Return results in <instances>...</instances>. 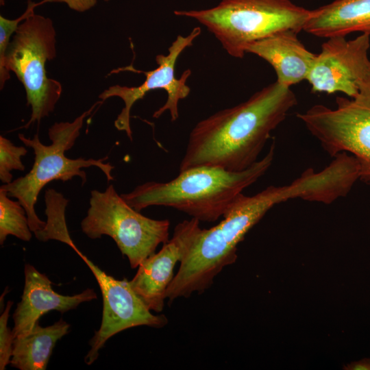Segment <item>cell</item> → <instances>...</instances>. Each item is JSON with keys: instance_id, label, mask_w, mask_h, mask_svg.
Wrapping results in <instances>:
<instances>
[{"instance_id": "1", "label": "cell", "mask_w": 370, "mask_h": 370, "mask_svg": "<svg viewBox=\"0 0 370 370\" xmlns=\"http://www.w3.org/2000/svg\"><path fill=\"white\" fill-rule=\"evenodd\" d=\"M297 103L291 87L275 81L247 100L201 120L189 134L180 171L199 166L247 169Z\"/></svg>"}, {"instance_id": "2", "label": "cell", "mask_w": 370, "mask_h": 370, "mask_svg": "<svg viewBox=\"0 0 370 370\" xmlns=\"http://www.w3.org/2000/svg\"><path fill=\"white\" fill-rule=\"evenodd\" d=\"M308 190L307 183L297 177L290 184L269 186L251 196L241 193L219 223L201 229L180 262L166 299L171 301L208 288L222 269L236 261L238 244L271 208L289 199H304Z\"/></svg>"}, {"instance_id": "3", "label": "cell", "mask_w": 370, "mask_h": 370, "mask_svg": "<svg viewBox=\"0 0 370 370\" xmlns=\"http://www.w3.org/2000/svg\"><path fill=\"white\" fill-rule=\"evenodd\" d=\"M275 143L251 166L231 171L215 166H199L180 171L167 182H147L121 195L136 210L153 206L175 208L199 221L214 222L223 217L243 190L270 168Z\"/></svg>"}, {"instance_id": "4", "label": "cell", "mask_w": 370, "mask_h": 370, "mask_svg": "<svg viewBox=\"0 0 370 370\" xmlns=\"http://www.w3.org/2000/svg\"><path fill=\"white\" fill-rule=\"evenodd\" d=\"M103 101L95 103L72 122L55 123L49 129L48 135L51 143L45 145L40 141L36 134L32 138L18 134V138L25 147L33 149L34 162L32 169L24 176L18 177L0 188L5 190L10 197L16 198L26 210L29 225L32 232L42 230L46 222L39 219L35 205L41 190L50 182L71 180L74 177L82 179V184L86 182V173L83 168L97 166L106 175L108 182L113 180L112 171L114 166L99 159L78 158L72 159L65 156V152L73 147L85 119Z\"/></svg>"}, {"instance_id": "5", "label": "cell", "mask_w": 370, "mask_h": 370, "mask_svg": "<svg viewBox=\"0 0 370 370\" xmlns=\"http://www.w3.org/2000/svg\"><path fill=\"white\" fill-rule=\"evenodd\" d=\"M310 10L291 0H221L204 10H175L204 25L232 57L243 58L248 45L284 30H303Z\"/></svg>"}, {"instance_id": "6", "label": "cell", "mask_w": 370, "mask_h": 370, "mask_svg": "<svg viewBox=\"0 0 370 370\" xmlns=\"http://www.w3.org/2000/svg\"><path fill=\"white\" fill-rule=\"evenodd\" d=\"M56 30L48 17L33 14L18 26L10 42L5 60L8 77L12 71L23 84L31 116L22 127L28 128L53 112L61 97L60 82L49 78L46 62L56 56Z\"/></svg>"}, {"instance_id": "7", "label": "cell", "mask_w": 370, "mask_h": 370, "mask_svg": "<svg viewBox=\"0 0 370 370\" xmlns=\"http://www.w3.org/2000/svg\"><path fill=\"white\" fill-rule=\"evenodd\" d=\"M170 222L141 214L119 195L113 185L104 191L90 192L89 208L81 222L82 232L90 238L111 237L132 269L138 267L169 239Z\"/></svg>"}, {"instance_id": "8", "label": "cell", "mask_w": 370, "mask_h": 370, "mask_svg": "<svg viewBox=\"0 0 370 370\" xmlns=\"http://www.w3.org/2000/svg\"><path fill=\"white\" fill-rule=\"evenodd\" d=\"M297 116L330 156H354L360 180L370 184V74L354 97H337L334 108L317 104Z\"/></svg>"}, {"instance_id": "9", "label": "cell", "mask_w": 370, "mask_h": 370, "mask_svg": "<svg viewBox=\"0 0 370 370\" xmlns=\"http://www.w3.org/2000/svg\"><path fill=\"white\" fill-rule=\"evenodd\" d=\"M201 32L199 27H195L191 32L184 36L178 35L168 49L166 55L159 54L156 57L158 67L143 73L145 79L138 86H126L114 85L110 86L101 92L99 98L104 101L112 97L121 98L124 106L114 121V126L119 131H124L127 137L132 140V132L130 127V111L133 105L143 99L149 91L162 89L167 94L165 103L154 112L153 117L159 118L165 111L169 110L171 121L179 117L178 103L185 99L190 92L187 85V79L191 75L190 69L185 70L180 78L175 75V64L182 51L191 47L193 41Z\"/></svg>"}, {"instance_id": "10", "label": "cell", "mask_w": 370, "mask_h": 370, "mask_svg": "<svg viewBox=\"0 0 370 370\" xmlns=\"http://www.w3.org/2000/svg\"><path fill=\"white\" fill-rule=\"evenodd\" d=\"M77 254L93 273L103 297L101 325L90 341V349L84 358L86 364H92L106 341L121 331L141 325L160 328L166 325L167 318L164 314L151 313L133 291L130 281L115 279L99 269L81 251Z\"/></svg>"}, {"instance_id": "11", "label": "cell", "mask_w": 370, "mask_h": 370, "mask_svg": "<svg viewBox=\"0 0 370 370\" xmlns=\"http://www.w3.org/2000/svg\"><path fill=\"white\" fill-rule=\"evenodd\" d=\"M369 48L370 36L366 34L351 40L345 36L328 38L306 79L311 91L354 97L360 84L370 74Z\"/></svg>"}, {"instance_id": "12", "label": "cell", "mask_w": 370, "mask_h": 370, "mask_svg": "<svg viewBox=\"0 0 370 370\" xmlns=\"http://www.w3.org/2000/svg\"><path fill=\"white\" fill-rule=\"evenodd\" d=\"M199 221L192 218L178 223L172 238L162 249L147 258L130 281L135 293L151 311L161 312L173 269L181 262L201 230Z\"/></svg>"}, {"instance_id": "13", "label": "cell", "mask_w": 370, "mask_h": 370, "mask_svg": "<svg viewBox=\"0 0 370 370\" xmlns=\"http://www.w3.org/2000/svg\"><path fill=\"white\" fill-rule=\"evenodd\" d=\"M24 273L25 285L21 300L12 315L14 338L29 332L38 319L51 310L64 313L76 308L83 302L97 299V294L90 288L72 296L55 292L49 278L29 264H25Z\"/></svg>"}, {"instance_id": "14", "label": "cell", "mask_w": 370, "mask_h": 370, "mask_svg": "<svg viewBox=\"0 0 370 370\" xmlns=\"http://www.w3.org/2000/svg\"><path fill=\"white\" fill-rule=\"evenodd\" d=\"M297 32L284 30L248 45L245 51L267 62L275 70L277 82L286 86L306 80L316 58L297 38Z\"/></svg>"}, {"instance_id": "15", "label": "cell", "mask_w": 370, "mask_h": 370, "mask_svg": "<svg viewBox=\"0 0 370 370\" xmlns=\"http://www.w3.org/2000/svg\"><path fill=\"white\" fill-rule=\"evenodd\" d=\"M303 30L325 38L353 32L370 36V0H334L310 10Z\"/></svg>"}, {"instance_id": "16", "label": "cell", "mask_w": 370, "mask_h": 370, "mask_svg": "<svg viewBox=\"0 0 370 370\" xmlns=\"http://www.w3.org/2000/svg\"><path fill=\"white\" fill-rule=\"evenodd\" d=\"M70 325L62 319L42 327L36 323L25 335L14 338L10 365L20 370H45L56 342L69 332Z\"/></svg>"}, {"instance_id": "17", "label": "cell", "mask_w": 370, "mask_h": 370, "mask_svg": "<svg viewBox=\"0 0 370 370\" xmlns=\"http://www.w3.org/2000/svg\"><path fill=\"white\" fill-rule=\"evenodd\" d=\"M45 214L47 222L45 227L34 233L37 239L45 242L56 240L71 247L76 253L79 251L70 237L65 219V210L69 200L53 188L45 193Z\"/></svg>"}, {"instance_id": "18", "label": "cell", "mask_w": 370, "mask_h": 370, "mask_svg": "<svg viewBox=\"0 0 370 370\" xmlns=\"http://www.w3.org/2000/svg\"><path fill=\"white\" fill-rule=\"evenodd\" d=\"M32 231L25 209L17 200L10 199L7 191L0 188V244L12 235L23 241H29Z\"/></svg>"}, {"instance_id": "19", "label": "cell", "mask_w": 370, "mask_h": 370, "mask_svg": "<svg viewBox=\"0 0 370 370\" xmlns=\"http://www.w3.org/2000/svg\"><path fill=\"white\" fill-rule=\"evenodd\" d=\"M45 3H52V0H42L36 3L31 0L27 2V7L25 12L16 19H8L0 15V86L1 90L3 88L10 77L5 73V54L10 42V38L14 35L19 25L29 16L34 14L36 7Z\"/></svg>"}, {"instance_id": "20", "label": "cell", "mask_w": 370, "mask_h": 370, "mask_svg": "<svg viewBox=\"0 0 370 370\" xmlns=\"http://www.w3.org/2000/svg\"><path fill=\"white\" fill-rule=\"evenodd\" d=\"M27 149L24 146H16L5 137L0 136V180L3 184L12 182L11 171H23L25 165L21 158L25 156Z\"/></svg>"}, {"instance_id": "21", "label": "cell", "mask_w": 370, "mask_h": 370, "mask_svg": "<svg viewBox=\"0 0 370 370\" xmlns=\"http://www.w3.org/2000/svg\"><path fill=\"white\" fill-rule=\"evenodd\" d=\"M13 301H8L0 316V369L4 370L10 363L12 356L14 336L12 330L8 327L10 311Z\"/></svg>"}, {"instance_id": "22", "label": "cell", "mask_w": 370, "mask_h": 370, "mask_svg": "<svg viewBox=\"0 0 370 370\" xmlns=\"http://www.w3.org/2000/svg\"><path fill=\"white\" fill-rule=\"evenodd\" d=\"M52 2L64 3L71 10L84 12L93 8L97 0H52Z\"/></svg>"}, {"instance_id": "23", "label": "cell", "mask_w": 370, "mask_h": 370, "mask_svg": "<svg viewBox=\"0 0 370 370\" xmlns=\"http://www.w3.org/2000/svg\"><path fill=\"white\" fill-rule=\"evenodd\" d=\"M344 369L349 370H370V358H365L352 362L345 366Z\"/></svg>"}, {"instance_id": "24", "label": "cell", "mask_w": 370, "mask_h": 370, "mask_svg": "<svg viewBox=\"0 0 370 370\" xmlns=\"http://www.w3.org/2000/svg\"><path fill=\"white\" fill-rule=\"evenodd\" d=\"M105 1H108L109 0H104Z\"/></svg>"}]
</instances>
